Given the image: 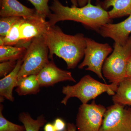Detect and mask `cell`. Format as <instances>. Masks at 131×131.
Segmentation results:
<instances>
[{
    "instance_id": "29",
    "label": "cell",
    "mask_w": 131,
    "mask_h": 131,
    "mask_svg": "<svg viewBox=\"0 0 131 131\" xmlns=\"http://www.w3.org/2000/svg\"><path fill=\"white\" fill-rule=\"evenodd\" d=\"M71 3L72 4V6H74L78 7L77 0H70Z\"/></svg>"
},
{
    "instance_id": "18",
    "label": "cell",
    "mask_w": 131,
    "mask_h": 131,
    "mask_svg": "<svg viewBox=\"0 0 131 131\" xmlns=\"http://www.w3.org/2000/svg\"><path fill=\"white\" fill-rule=\"evenodd\" d=\"M18 118L25 126L26 131H39L47 122L43 115H41L36 119H34L28 113L24 112L20 114Z\"/></svg>"
},
{
    "instance_id": "9",
    "label": "cell",
    "mask_w": 131,
    "mask_h": 131,
    "mask_svg": "<svg viewBox=\"0 0 131 131\" xmlns=\"http://www.w3.org/2000/svg\"><path fill=\"white\" fill-rule=\"evenodd\" d=\"M50 27L48 21L41 17L23 18L20 28V40L16 46L27 48L34 38L43 36Z\"/></svg>"
},
{
    "instance_id": "10",
    "label": "cell",
    "mask_w": 131,
    "mask_h": 131,
    "mask_svg": "<svg viewBox=\"0 0 131 131\" xmlns=\"http://www.w3.org/2000/svg\"><path fill=\"white\" fill-rule=\"evenodd\" d=\"M40 86H51L60 82L76 81L70 71L57 67L53 61H49L37 75Z\"/></svg>"
},
{
    "instance_id": "6",
    "label": "cell",
    "mask_w": 131,
    "mask_h": 131,
    "mask_svg": "<svg viewBox=\"0 0 131 131\" xmlns=\"http://www.w3.org/2000/svg\"><path fill=\"white\" fill-rule=\"evenodd\" d=\"M86 41L84 60L78 68L82 69L87 67L86 70L95 73L106 83L102 74V68L107 56L113 51L112 48L108 44L98 43L89 38H86Z\"/></svg>"
},
{
    "instance_id": "16",
    "label": "cell",
    "mask_w": 131,
    "mask_h": 131,
    "mask_svg": "<svg viewBox=\"0 0 131 131\" xmlns=\"http://www.w3.org/2000/svg\"><path fill=\"white\" fill-rule=\"evenodd\" d=\"M112 100L114 103L131 106V77H126L119 83Z\"/></svg>"
},
{
    "instance_id": "21",
    "label": "cell",
    "mask_w": 131,
    "mask_h": 131,
    "mask_svg": "<svg viewBox=\"0 0 131 131\" xmlns=\"http://www.w3.org/2000/svg\"><path fill=\"white\" fill-rule=\"evenodd\" d=\"M34 6L38 15L44 19L51 13L48 5L49 0H28Z\"/></svg>"
},
{
    "instance_id": "11",
    "label": "cell",
    "mask_w": 131,
    "mask_h": 131,
    "mask_svg": "<svg viewBox=\"0 0 131 131\" xmlns=\"http://www.w3.org/2000/svg\"><path fill=\"white\" fill-rule=\"evenodd\" d=\"M98 32L103 37L110 38L114 40L115 43L124 45L131 34V14L122 22L104 25Z\"/></svg>"
},
{
    "instance_id": "27",
    "label": "cell",
    "mask_w": 131,
    "mask_h": 131,
    "mask_svg": "<svg viewBox=\"0 0 131 131\" xmlns=\"http://www.w3.org/2000/svg\"><path fill=\"white\" fill-rule=\"evenodd\" d=\"M63 131H77L76 125L73 123H68L66 125V128Z\"/></svg>"
},
{
    "instance_id": "20",
    "label": "cell",
    "mask_w": 131,
    "mask_h": 131,
    "mask_svg": "<svg viewBox=\"0 0 131 131\" xmlns=\"http://www.w3.org/2000/svg\"><path fill=\"white\" fill-rule=\"evenodd\" d=\"M3 106L0 105V131H26L24 125H20L12 123L6 119L3 114Z\"/></svg>"
},
{
    "instance_id": "14",
    "label": "cell",
    "mask_w": 131,
    "mask_h": 131,
    "mask_svg": "<svg viewBox=\"0 0 131 131\" xmlns=\"http://www.w3.org/2000/svg\"><path fill=\"white\" fill-rule=\"evenodd\" d=\"M100 4L106 10L113 7L112 9L108 12L111 19L131 14V0H104Z\"/></svg>"
},
{
    "instance_id": "17",
    "label": "cell",
    "mask_w": 131,
    "mask_h": 131,
    "mask_svg": "<svg viewBox=\"0 0 131 131\" xmlns=\"http://www.w3.org/2000/svg\"><path fill=\"white\" fill-rule=\"evenodd\" d=\"M27 48L15 46H0V62L14 60L24 58Z\"/></svg>"
},
{
    "instance_id": "26",
    "label": "cell",
    "mask_w": 131,
    "mask_h": 131,
    "mask_svg": "<svg viewBox=\"0 0 131 131\" xmlns=\"http://www.w3.org/2000/svg\"><path fill=\"white\" fill-rule=\"evenodd\" d=\"M44 131H57L53 124L48 123L46 124L44 127Z\"/></svg>"
},
{
    "instance_id": "5",
    "label": "cell",
    "mask_w": 131,
    "mask_h": 131,
    "mask_svg": "<svg viewBox=\"0 0 131 131\" xmlns=\"http://www.w3.org/2000/svg\"><path fill=\"white\" fill-rule=\"evenodd\" d=\"M49 50L43 36L34 38L27 49L18 79L37 75L49 62Z\"/></svg>"
},
{
    "instance_id": "12",
    "label": "cell",
    "mask_w": 131,
    "mask_h": 131,
    "mask_svg": "<svg viewBox=\"0 0 131 131\" xmlns=\"http://www.w3.org/2000/svg\"><path fill=\"white\" fill-rule=\"evenodd\" d=\"M0 3L1 17L19 16L25 18L40 17L35 8L27 7L17 0H0Z\"/></svg>"
},
{
    "instance_id": "4",
    "label": "cell",
    "mask_w": 131,
    "mask_h": 131,
    "mask_svg": "<svg viewBox=\"0 0 131 131\" xmlns=\"http://www.w3.org/2000/svg\"><path fill=\"white\" fill-rule=\"evenodd\" d=\"M131 54V36L126 43H115L112 53L106 59L102 68L103 76L111 83L118 85L126 77V66Z\"/></svg>"
},
{
    "instance_id": "2",
    "label": "cell",
    "mask_w": 131,
    "mask_h": 131,
    "mask_svg": "<svg viewBox=\"0 0 131 131\" xmlns=\"http://www.w3.org/2000/svg\"><path fill=\"white\" fill-rule=\"evenodd\" d=\"M49 50V58L53 56L62 59L68 69H74L84 55L86 38L82 34L70 35L58 26H50L43 35Z\"/></svg>"
},
{
    "instance_id": "28",
    "label": "cell",
    "mask_w": 131,
    "mask_h": 131,
    "mask_svg": "<svg viewBox=\"0 0 131 131\" xmlns=\"http://www.w3.org/2000/svg\"><path fill=\"white\" fill-rule=\"evenodd\" d=\"M89 0H77L78 7H82L86 5Z\"/></svg>"
},
{
    "instance_id": "25",
    "label": "cell",
    "mask_w": 131,
    "mask_h": 131,
    "mask_svg": "<svg viewBox=\"0 0 131 131\" xmlns=\"http://www.w3.org/2000/svg\"><path fill=\"white\" fill-rule=\"evenodd\" d=\"M131 77V54L127 64L126 77Z\"/></svg>"
},
{
    "instance_id": "13",
    "label": "cell",
    "mask_w": 131,
    "mask_h": 131,
    "mask_svg": "<svg viewBox=\"0 0 131 131\" xmlns=\"http://www.w3.org/2000/svg\"><path fill=\"white\" fill-rule=\"evenodd\" d=\"M23 58L18 60L16 66L13 71L0 80V96L12 102H13L14 101L13 90L18 84V76L23 62Z\"/></svg>"
},
{
    "instance_id": "1",
    "label": "cell",
    "mask_w": 131,
    "mask_h": 131,
    "mask_svg": "<svg viewBox=\"0 0 131 131\" xmlns=\"http://www.w3.org/2000/svg\"><path fill=\"white\" fill-rule=\"evenodd\" d=\"M50 8L52 11L48 17L50 26H55L59 21L72 20L81 23L90 29L98 32L102 26L111 23L108 12L100 4L95 6L89 0L87 5L82 7L63 5L59 0H52Z\"/></svg>"
},
{
    "instance_id": "3",
    "label": "cell",
    "mask_w": 131,
    "mask_h": 131,
    "mask_svg": "<svg viewBox=\"0 0 131 131\" xmlns=\"http://www.w3.org/2000/svg\"><path fill=\"white\" fill-rule=\"evenodd\" d=\"M118 85L113 83L107 84L101 82L90 75L83 77L80 81L73 86H64L62 93L65 95L61 103L66 105L70 98L76 97L82 104H87L89 101L96 98L103 93L114 95Z\"/></svg>"
},
{
    "instance_id": "15",
    "label": "cell",
    "mask_w": 131,
    "mask_h": 131,
    "mask_svg": "<svg viewBox=\"0 0 131 131\" xmlns=\"http://www.w3.org/2000/svg\"><path fill=\"white\" fill-rule=\"evenodd\" d=\"M40 87L37 75H31L18 80L15 91L19 96L36 94Z\"/></svg>"
},
{
    "instance_id": "22",
    "label": "cell",
    "mask_w": 131,
    "mask_h": 131,
    "mask_svg": "<svg viewBox=\"0 0 131 131\" xmlns=\"http://www.w3.org/2000/svg\"><path fill=\"white\" fill-rule=\"evenodd\" d=\"M21 18L19 16L1 17L0 19L1 37H5L7 35L14 25Z\"/></svg>"
},
{
    "instance_id": "7",
    "label": "cell",
    "mask_w": 131,
    "mask_h": 131,
    "mask_svg": "<svg viewBox=\"0 0 131 131\" xmlns=\"http://www.w3.org/2000/svg\"><path fill=\"white\" fill-rule=\"evenodd\" d=\"M106 108L97 105L95 101L90 104H82L76 117L78 131H99Z\"/></svg>"
},
{
    "instance_id": "30",
    "label": "cell",
    "mask_w": 131,
    "mask_h": 131,
    "mask_svg": "<svg viewBox=\"0 0 131 131\" xmlns=\"http://www.w3.org/2000/svg\"><path fill=\"white\" fill-rule=\"evenodd\" d=\"M96 1H100V0H96Z\"/></svg>"
},
{
    "instance_id": "19",
    "label": "cell",
    "mask_w": 131,
    "mask_h": 131,
    "mask_svg": "<svg viewBox=\"0 0 131 131\" xmlns=\"http://www.w3.org/2000/svg\"><path fill=\"white\" fill-rule=\"evenodd\" d=\"M23 17L14 25L7 35L5 37H0V46H16L20 40V28Z\"/></svg>"
},
{
    "instance_id": "23",
    "label": "cell",
    "mask_w": 131,
    "mask_h": 131,
    "mask_svg": "<svg viewBox=\"0 0 131 131\" xmlns=\"http://www.w3.org/2000/svg\"><path fill=\"white\" fill-rule=\"evenodd\" d=\"M17 61L9 60L1 62L0 63V77L2 78L5 77L12 72L15 68Z\"/></svg>"
},
{
    "instance_id": "24",
    "label": "cell",
    "mask_w": 131,
    "mask_h": 131,
    "mask_svg": "<svg viewBox=\"0 0 131 131\" xmlns=\"http://www.w3.org/2000/svg\"><path fill=\"white\" fill-rule=\"evenodd\" d=\"M53 124L57 131H63L67 125L63 120L61 118L56 119Z\"/></svg>"
},
{
    "instance_id": "8",
    "label": "cell",
    "mask_w": 131,
    "mask_h": 131,
    "mask_svg": "<svg viewBox=\"0 0 131 131\" xmlns=\"http://www.w3.org/2000/svg\"><path fill=\"white\" fill-rule=\"evenodd\" d=\"M114 103L108 107L99 131H131V109Z\"/></svg>"
}]
</instances>
